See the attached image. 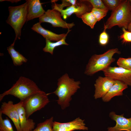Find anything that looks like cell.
Masks as SVG:
<instances>
[{
	"label": "cell",
	"instance_id": "obj_17",
	"mask_svg": "<svg viewBox=\"0 0 131 131\" xmlns=\"http://www.w3.org/2000/svg\"><path fill=\"white\" fill-rule=\"evenodd\" d=\"M127 88L128 85L126 84L121 81L115 80L107 93L102 98V100L104 102H108L115 96L123 95V90Z\"/></svg>",
	"mask_w": 131,
	"mask_h": 131
},
{
	"label": "cell",
	"instance_id": "obj_24",
	"mask_svg": "<svg viewBox=\"0 0 131 131\" xmlns=\"http://www.w3.org/2000/svg\"><path fill=\"white\" fill-rule=\"evenodd\" d=\"M108 11L107 9L92 8L91 12L99 21L106 16Z\"/></svg>",
	"mask_w": 131,
	"mask_h": 131
},
{
	"label": "cell",
	"instance_id": "obj_8",
	"mask_svg": "<svg viewBox=\"0 0 131 131\" xmlns=\"http://www.w3.org/2000/svg\"><path fill=\"white\" fill-rule=\"evenodd\" d=\"M85 0H79L78 4L75 5H72L67 7L65 9L58 8L54 3L52 9L57 10L60 12L61 16L66 19L73 14L81 18L82 16L86 12H90L91 10L90 7L85 3Z\"/></svg>",
	"mask_w": 131,
	"mask_h": 131
},
{
	"label": "cell",
	"instance_id": "obj_26",
	"mask_svg": "<svg viewBox=\"0 0 131 131\" xmlns=\"http://www.w3.org/2000/svg\"><path fill=\"white\" fill-rule=\"evenodd\" d=\"M62 3L60 4H56V1H52L57 7L60 9H63V8L65 7H69L72 5H75L77 4L79 1L76 0H62Z\"/></svg>",
	"mask_w": 131,
	"mask_h": 131
},
{
	"label": "cell",
	"instance_id": "obj_7",
	"mask_svg": "<svg viewBox=\"0 0 131 131\" xmlns=\"http://www.w3.org/2000/svg\"><path fill=\"white\" fill-rule=\"evenodd\" d=\"M60 12L54 9H48L44 14L39 18V22H46L50 24L54 27H61L63 28H71L75 25L74 23H68L61 18Z\"/></svg>",
	"mask_w": 131,
	"mask_h": 131
},
{
	"label": "cell",
	"instance_id": "obj_1",
	"mask_svg": "<svg viewBox=\"0 0 131 131\" xmlns=\"http://www.w3.org/2000/svg\"><path fill=\"white\" fill-rule=\"evenodd\" d=\"M80 81H75L69 77L67 73L65 74L58 80L57 87L53 92L48 95L54 93L58 97L57 103L64 110L69 106L74 95L80 88Z\"/></svg>",
	"mask_w": 131,
	"mask_h": 131
},
{
	"label": "cell",
	"instance_id": "obj_6",
	"mask_svg": "<svg viewBox=\"0 0 131 131\" xmlns=\"http://www.w3.org/2000/svg\"><path fill=\"white\" fill-rule=\"evenodd\" d=\"M48 95L42 90L35 93L23 101L28 119L33 113L44 108L50 102Z\"/></svg>",
	"mask_w": 131,
	"mask_h": 131
},
{
	"label": "cell",
	"instance_id": "obj_18",
	"mask_svg": "<svg viewBox=\"0 0 131 131\" xmlns=\"http://www.w3.org/2000/svg\"><path fill=\"white\" fill-rule=\"evenodd\" d=\"M15 42L7 48V49L10 55L14 66H20L24 63L27 62V60L22 55L14 49V46Z\"/></svg>",
	"mask_w": 131,
	"mask_h": 131
},
{
	"label": "cell",
	"instance_id": "obj_9",
	"mask_svg": "<svg viewBox=\"0 0 131 131\" xmlns=\"http://www.w3.org/2000/svg\"><path fill=\"white\" fill-rule=\"evenodd\" d=\"M103 71L105 76L131 86V70L120 67L109 66Z\"/></svg>",
	"mask_w": 131,
	"mask_h": 131
},
{
	"label": "cell",
	"instance_id": "obj_3",
	"mask_svg": "<svg viewBox=\"0 0 131 131\" xmlns=\"http://www.w3.org/2000/svg\"><path fill=\"white\" fill-rule=\"evenodd\" d=\"M131 22V0H123L118 6L112 11L104 25V30L116 25L127 29Z\"/></svg>",
	"mask_w": 131,
	"mask_h": 131
},
{
	"label": "cell",
	"instance_id": "obj_29",
	"mask_svg": "<svg viewBox=\"0 0 131 131\" xmlns=\"http://www.w3.org/2000/svg\"><path fill=\"white\" fill-rule=\"evenodd\" d=\"M105 31L106 30H104L101 33L99 37V43L102 45H106L108 41V35Z\"/></svg>",
	"mask_w": 131,
	"mask_h": 131
},
{
	"label": "cell",
	"instance_id": "obj_30",
	"mask_svg": "<svg viewBox=\"0 0 131 131\" xmlns=\"http://www.w3.org/2000/svg\"><path fill=\"white\" fill-rule=\"evenodd\" d=\"M10 1L12 3H13L14 2H15V3L19 1H21V0H0V1Z\"/></svg>",
	"mask_w": 131,
	"mask_h": 131
},
{
	"label": "cell",
	"instance_id": "obj_23",
	"mask_svg": "<svg viewBox=\"0 0 131 131\" xmlns=\"http://www.w3.org/2000/svg\"><path fill=\"white\" fill-rule=\"evenodd\" d=\"M102 1L108 10L113 11L118 6L123 0H103Z\"/></svg>",
	"mask_w": 131,
	"mask_h": 131
},
{
	"label": "cell",
	"instance_id": "obj_20",
	"mask_svg": "<svg viewBox=\"0 0 131 131\" xmlns=\"http://www.w3.org/2000/svg\"><path fill=\"white\" fill-rule=\"evenodd\" d=\"M53 117L52 116L44 121L38 123L36 127L31 131H53Z\"/></svg>",
	"mask_w": 131,
	"mask_h": 131
},
{
	"label": "cell",
	"instance_id": "obj_4",
	"mask_svg": "<svg viewBox=\"0 0 131 131\" xmlns=\"http://www.w3.org/2000/svg\"><path fill=\"white\" fill-rule=\"evenodd\" d=\"M120 53L118 49L115 48L109 49L102 54L94 55L86 66L85 74L91 75L98 71H103L115 61V59L113 57L114 55Z\"/></svg>",
	"mask_w": 131,
	"mask_h": 131
},
{
	"label": "cell",
	"instance_id": "obj_13",
	"mask_svg": "<svg viewBox=\"0 0 131 131\" xmlns=\"http://www.w3.org/2000/svg\"><path fill=\"white\" fill-rule=\"evenodd\" d=\"M109 116L116 122L113 127H109L107 131H131V117L127 118L124 117V114L118 115L114 112H110Z\"/></svg>",
	"mask_w": 131,
	"mask_h": 131
},
{
	"label": "cell",
	"instance_id": "obj_31",
	"mask_svg": "<svg viewBox=\"0 0 131 131\" xmlns=\"http://www.w3.org/2000/svg\"><path fill=\"white\" fill-rule=\"evenodd\" d=\"M127 29L129 31L131 32V22L129 25Z\"/></svg>",
	"mask_w": 131,
	"mask_h": 131
},
{
	"label": "cell",
	"instance_id": "obj_22",
	"mask_svg": "<svg viewBox=\"0 0 131 131\" xmlns=\"http://www.w3.org/2000/svg\"><path fill=\"white\" fill-rule=\"evenodd\" d=\"M0 113V131H14L9 120L8 118L4 119Z\"/></svg>",
	"mask_w": 131,
	"mask_h": 131
},
{
	"label": "cell",
	"instance_id": "obj_12",
	"mask_svg": "<svg viewBox=\"0 0 131 131\" xmlns=\"http://www.w3.org/2000/svg\"><path fill=\"white\" fill-rule=\"evenodd\" d=\"M0 113L6 115L11 119L17 131H21L18 113L12 101L2 102L0 108Z\"/></svg>",
	"mask_w": 131,
	"mask_h": 131
},
{
	"label": "cell",
	"instance_id": "obj_15",
	"mask_svg": "<svg viewBox=\"0 0 131 131\" xmlns=\"http://www.w3.org/2000/svg\"><path fill=\"white\" fill-rule=\"evenodd\" d=\"M28 13L27 21L42 16L46 11L39 0H27Z\"/></svg>",
	"mask_w": 131,
	"mask_h": 131
},
{
	"label": "cell",
	"instance_id": "obj_5",
	"mask_svg": "<svg viewBox=\"0 0 131 131\" xmlns=\"http://www.w3.org/2000/svg\"><path fill=\"white\" fill-rule=\"evenodd\" d=\"M9 14L7 23L10 25L15 31L16 36L13 42L20 39L22 29L27 21L28 13V2L21 5L8 8Z\"/></svg>",
	"mask_w": 131,
	"mask_h": 131
},
{
	"label": "cell",
	"instance_id": "obj_2",
	"mask_svg": "<svg viewBox=\"0 0 131 131\" xmlns=\"http://www.w3.org/2000/svg\"><path fill=\"white\" fill-rule=\"evenodd\" d=\"M41 90L33 81L25 77L20 76L8 90L0 95V101L6 95H11L24 101L32 95Z\"/></svg>",
	"mask_w": 131,
	"mask_h": 131
},
{
	"label": "cell",
	"instance_id": "obj_28",
	"mask_svg": "<svg viewBox=\"0 0 131 131\" xmlns=\"http://www.w3.org/2000/svg\"><path fill=\"white\" fill-rule=\"evenodd\" d=\"M123 33L120 36L123 42H131V32L127 31L124 28H122Z\"/></svg>",
	"mask_w": 131,
	"mask_h": 131
},
{
	"label": "cell",
	"instance_id": "obj_10",
	"mask_svg": "<svg viewBox=\"0 0 131 131\" xmlns=\"http://www.w3.org/2000/svg\"><path fill=\"white\" fill-rule=\"evenodd\" d=\"M84 120L79 117L72 121L65 123L53 122L52 129L53 131H72L76 130H88L85 126Z\"/></svg>",
	"mask_w": 131,
	"mask_h": 131
},
{
	"label": "cell",
	"instance_id": "obj_25",
	"mask_svg": "<svg viewBox=\"0 0 131 131\" xmlns=\"http://www.w3.org/2000/svg\"><path fill=\"white\" fill-rule=\"evenodd\" d=\"M117 64L119 67L131 70V57L128 58L120 57Z\"/></svg>",
	"mask_w": 131,
	"mask_h": 131
},
{
	"label": "cell",
	"instance_id": "obj_16",
	"mask_svg": "<svg viewBox=\"0 0 131 131\" xmlns=\"http://www.w3.org/2000/svg\"><path fill=\"white\" fill-rule=\"evenodd\" d=\"M40 22L33 25L31 29L34 31L41 35L46 39L50 41H57L63 38L66 34H57L43 27Z\"/></svg>",
	"mask_w": 131,
	"mask_h": 131
},
{
	"label": "cell",
	"instance_id": "obj_11",
	"mask_svg": "<svg viewBox=\"0 0 131 131\" xmlns=\"http://www.w3.org/2000/svg\"><path fill=\"white\" fill-rule=\"evenodd\" d=\"M115 80L107 77L99 76L96 80L94 97L96 99L104 97L108 92Z\"/></svg>",
	"mask_w": 131,
	"mask_h": 131
},
{
	"label": "cell",
	"instance_id": "obj_21",
	"mask_svg": "<svg viewBox=\"0 0 131 131\" xmlns=\"http://www.w3.org/2000/svg\"><path fill=\"white\" fill-rule=\"evenodd\" d=\"M85 24L93 28L96 23L98 21L96 17L91 11L87 12L83 15L81 18Z\"/></svg>",
	"mask_w": 131,
	"mask_h": 131
},
{
	"label": "cell",
	"instance_id": "obj_14",
	"mask_svg": "<svg viewBox=\"0 0 131 131\" xmlns=\"http://www.w3.org/2000/svg\"><path fill=\"white\" fill-rule=\"evenodd\" d=\"M14 105L18 113L21 131H31L33 130L35 123L32 119L27 118L23 101H20Z\"/></svg>",
	"mask_w": 131,
	"mask_h": 131
},
{
	"label": "cell",
	"instance_id": "obj_19",
	"mask_svg": "<svg viewBox=\"0 0 131 131\" xmlns=\"http://www.w3.org/2000/svg\"><path fill=\"white\" fill-rule=\"evenodd\" d=\"M71 31V30L68 29L65 36L61 40L55 42H52L49 40L46 39V45L43 49V50L44 52H49L53 55L54 50L56 47L62 45H69L66 42L65 40L67 34Z\"/></svg>",
	"mask_w": 131,
	"mask_h": 131
},
{
	"label": "cell",
	"instance_id": "obj_27",
	"mask_svg": "<svg viewBox=\"0 0 131 131\" xmlns=\"http://www.w3.org/2000/svg\"><path fill=\"white\" fill-rule=\"evenodd\" d=\"M87 1L90 3L92 8L108 10L102 0H87Z\"/></svg>",
	"mask_w": 131,
	"mask_h": 131
}]
</instances>
